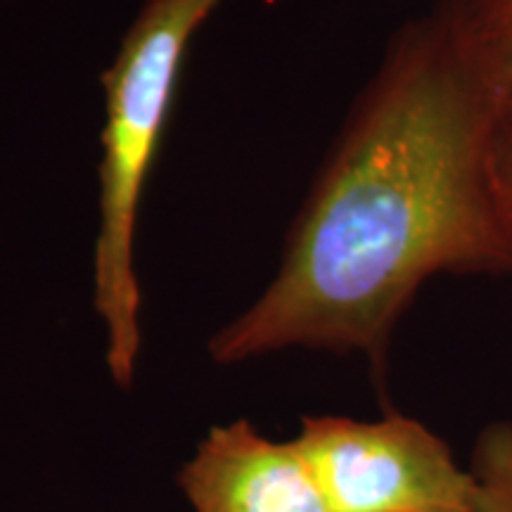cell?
I'll return each mask as SVG.
<instances>
[{
    "instance_id": "obj_1",
    "label": "cell",
    "mask_w": 512,
    "mask_h": 512,
    "mask_svg": "<svg viewBox=\"0 0 512 512\" xmlns=\"http://www.w3.org/2000/svg\"><path fill=\"white\" fill-rule=\"evenodd\" d=\"M512 55L484 0H446L394 36L256 302L209 339L221 366L292 347L363 354L377 380L434 275L512 273L496 152Z\"/></svg>"
},
{
    "instance_id": "obj_2",
    "label": "cell",
    "mask_w": 512,
    "mask_h": 512,
    "mask_svg": "<svg viewBox=\"0 0 512 512\" xmlns=\"http://www.w3.org/2000/svg\"><path fill=\"white\" fill-rule=\"evenodd\" d=\"M219 5L221 0H145L100 76L105 126L93 304L105 325L107 368L121 389L131 387L140 354V204L162 150L190 43Z\"/></svg>"
},
{
    "instance_id": "obj_3",
    "label": "cell",
    "mask_w": 512,
    "mask_h": 512,
    "mask_svg": "<svg viewBox=\"0 0 512 512\" xmlns=\"http://www.w3.org/2000/svg\"><path fill=\"white\" fill-rule=\"evenodd\" d=\"M292 441L332 512H479L470 467L420 420L306 415Z\"/></svg>"
},
{
    "instance_id": "obj_4",
    "label": "cell",
    "mask_w": 512,
    "mask_h": 512,
    "mask_svg": "<svg viewBox=\"0 0 512 512\" xmlns=\"http://www.w3.org/2000/svg\"><path fill=\"white\" fill-rule=\"evenodd\" d=\"M178 482L195 512H332L297 444L247 420L209 430Z\"/></svg>"
},
{
    "instance_id": "obj_5",
    "label": "cell",
    "mask_w": 512,
    "mask_h": 512,
    "mask_svg": "<svg viewBox=\"0 0 512 512\" xmlns=\"http://www.w3.org/2000/svg\"><path fill=\"white\" fill-rule=\"evenodd\" d=\"M479 512H512V422H494L472 448Z\"/></svg>"
},
{
    "instance_id": "obj_6",
    "label": "cell",
    "mask_w": 512,
    "mask_h": 512,
    "mask_svg": "<svg viewBox=\"0 0 512 512\" xmlns=\"http://www.w3.org/2000/svg\"><path fill=\"white\" fill-rule=\"evenodd\" d=\"M496 185H498V197L512 223V107L505 121L501 140H498V152H496Z\"/></svg>"
},
{
    "instance_id": "obj_7",
    "label": "cell",
    "mask_w": 512,
    "mask_h": 512,
    "mask_svg": "<svg viewBox=\"0 0 512 512\" xmlns=\"http://www.w3.org/2000/svg\"><path fill=\"white\" fill-rule=\"evenodd\" d=\"M486 8H489L491 17L496 19L498 29H501V34L505 36V41H508L510 46V55H512V10H505L501 5L494 3V0H484Z\"/></svg>"
},
{
    "instance_id": "obj_8",
    "label": "cell",
    "mask_w": 512,
    "mask_h": 512,
    "mask_svg": "<svg viewBox=\"0 0 512 512\" xmlns=\"http://www.w3.org/2000/svg\"><path fill=\"white\" fill-rule=\"evenodd\" d=\"M494 3H498L505 10H512V0H494Z\"/></svg>"
}]
</instances>
